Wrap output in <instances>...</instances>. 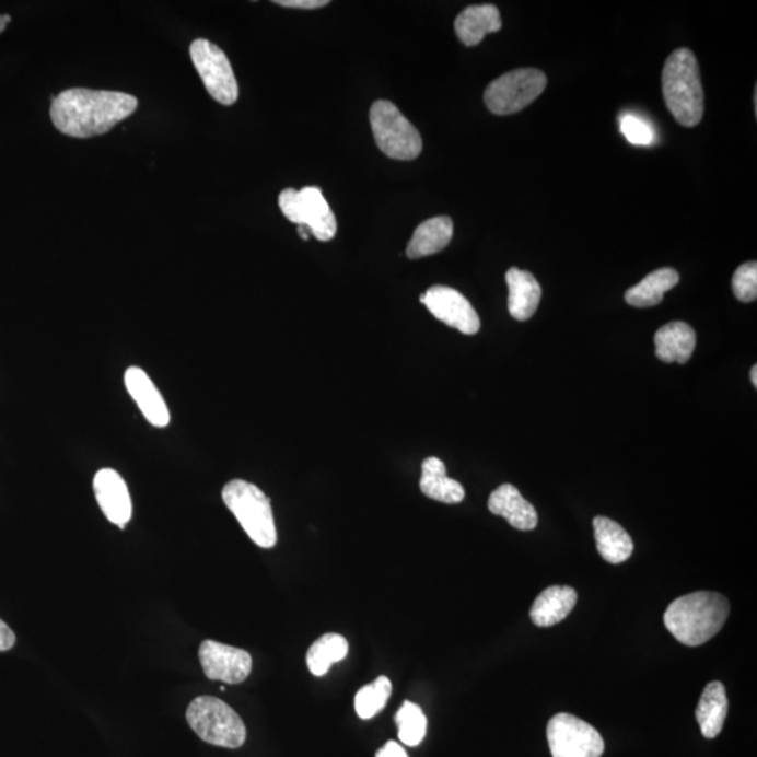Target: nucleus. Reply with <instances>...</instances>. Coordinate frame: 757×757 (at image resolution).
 <instances>
[{"instance_id": "33", "label": "nucleus", "mask_w": 757, "mask_h": 757, "mask_svg": "<svg viewBox=\"0 0 757 757\" xmlns=\"http://www.w3.org/2000/svg\"><path fill=\"white\" fill-rule=\"evenodd\" d=\"M10 20H12V19H10V16H8V14H7V16H2V14H0V34H2L4 32V30H7V26L10 23Z\"/></svg>"}, {"instance_id": "25", "label": "nucleus", "mask_w": 757, "mask_h": 757, "mask_svg": "<svg viewBox=\"0 0 757 757\" xmlns=\"http://www.w3.org/2000/svg\"><path fill=\"white\" fill-rule=\"evenodd\" d=\"M348 649V641L342 636L334 632L322 636L307 651L308 671L315 676H325L333 664L346 659Z\"/></svg>"}, {"instance_id": "34", "label": "nucleus", "mask_w": 757, "mask_h": 757, "mask_svg": "<svg viewBox=\"0 0 757 757\" xmlns=\"http://www.w3.org/2000/svg\"><path fill=\"white\" fill-rule=\"evenodd\" d=\"M298 233L299 236L303 238V241H307V238L311 237V233H308L307 228L305 226H299Z\"/></svg>"}, {"instance_id": "32", "label": "nucleus", "mask_w": 757, "mask_h": 757, "mask_svg": "<svg viewBox=\"0 0 757 757\" xmlns=\"http://www.w3.org/2000/svg\"><path fill=\"white\" fill-rule=\"evenodd\" d=\"M376 757H408L406 750L401 748L400 745L395 741H388L381 750L377 752Z\"/></svg>"}, {"instance_id": "18", "label": "nucleus", "mask_w": 757, "mask_h": 757, "mask_svg": "<svg viewBox=\"0 0 757 757\" xmlns=\"http://www.w3.org/2000/svg\"><path fill=\"white\" fill-rule=\"evenodd\" d=\"M578 594L574 587L555 585L543 591L533 602L531 619L537 627L559 625L574 609Z\"/></svg>"}, {"instance_id": "17", "label": "nucleus", "mask_w": 757, "mask_h": 757, "mask_svg": "<svg viewBox=\"0 0 757 757\" xmlns=\"http://www.w3.org/2000/svg\"><path fill=\"white\" fill-rule=\"evenodd\" d=\"M508 308L511 316L517 322H526L535 315L541 299V287L531 272L522 271L520 268H511L506 272Z\"/></svg>"}, {"instance_id": "19", "label": "nucleus", "mask_w": 757, "mask_h": 757, "mask_svg": "<svg viewBox=\"0 0 757 757\" xmlns=\"http://www.w3.org/2000/svg\"><path fill=\"white\" fill-rule=\"evenodd\" d=\"M696 331L685 322H672L655 334V353L662 362L686 363L694 356Z\"/></svg>"}, {"instance_id": "1", "label": "nucleus", "mask_w": 757, "mask_h": 757, "mask_svg": "<svg viewBox=\"0 0 757 757\" xmlns=\"http://www.w3.org/2000/svg\"><path fill=\"white\" fill-rule=\"evenodd\" d=\"M138 108L131 94L74 88L53 100L51 119L63 136L92 138L112 131Z\"/></svg>"}, {"instance_id": "4", "label": "nucleus", "mask_w": 757, "mask_h": 757, "mask_svg": "<svg viewBox=\"0 0 757 757\" xmlns=\"http://www.w3.org/2000/svg\"><path fill=\"white\" fill-rule=\"evenodd\" d=\"M222 498L243 531L258 547L272 549L277 545L271 501L260 488L248 481L232 480L223 487Z\"/></svg>"}, {"instance_id": "14", "label": "nucleus", "mask_w": 757, "mask_h": 757, "mask_svg": "<svg viewBox=\"0 0 757 757\" xmlns=\"http://www.w3.org/2000/svg\"><path fill=\"white\" fill-rule=\"evenodd\" d=\"M124 382L148 422L156 428H166L171 424V411L166 401L147 372L138 366L128 368Z\"/></svg>"}, {"instance_id": "10", "label": "nucleus", "mask_w": 757, "mask_h": 757, "mask_svg": "<svg viewBox=\"0 0 757 757\" xmlns=\"http://www.w3.org/2000/svg\"><path fill=\"white\" fill-rule=\"evenodd\" d=\"M547 741L552 757H601L605 752V742L599 732L567 712L549 721Z\"/></svg>"}, {"instance_id": "29", "label": "nucleus", "mask_w": 757, "mask_h": 757, "mask_svg": "<svg viewBox=\"0 0 757 757\" xmlns=\"http://www.w3.org/2000/svg\"><path fill=\"white\" fill-rule=\"evenodd\" d=\"M620 131L622 136L627 138L632 144H641V147H649L654 142V129L651 128L650 124L636 116H625L620 119Z\"/></svg>"}, {"instance_id": "13", "label": "nucleus", "mask_w": 757, "mask_h": 757, "mask_svg": "<svg viewBox=\"0 0 757 757\" xmlns=\"http://www.w3.org/2000/svg\"><path fill=\"white\" fill-rule=\"evenodd\" d=\"M93 488L104 516L119 529H124L132 517V501L121 475L113 469L98 470L94 476Z\"/></svg>"}, {"instance_id": "15", "label": "nucleus", "mask_w": 757, "mask_h": 757, "mask_svg": "<svg viewBox=\"0 0 757 757\" xmlns=\"http://www.w3.org/2000/svg\"><path fill=\"white\" fill-rule=\"evenodd\" d=\"M488 510L491 514L505 517L517 531H533L539 521L535 506L512 485H502L491 492Z\"/></svg>"}, {"instance_id": "6", "label": "nucleus", "mask_w": 757, "mask_h": 757, "mask_svg": "<svg viewBox=\"0 0 757 757\" xmlns=\"http://www.w3.org/2000/svg\"><path fill=\"white\" fill-rule=\"evenodd\" d=\"M373 137L378 149L396 161H415L422 151L417 128L387 100L373 103L370 113Z\"/></svg>"}, {"instance_id": "21", "label": "nucleus", "mask_w": 757, "mask_h": 757, "mask_svg": "<svg viewBox=\"0 0 757 757\" xmlns=\"http://www.w3.org/2000/svg\"><path fill=\"white\" fill-rule=\"evenodd\" d=\"M729 714V697L725 686L715 680L707 685L696 709V720L699 722L701 734L707 739L719 736Z\"/></svg>"}, {"instance_id": "7", "label": "nucleus", "mask_w": 757, "mask_h": 757, "mask_svg": "<svg viewBox=\"0 0 757 757\" xmlns=\"http://www.w3.org/2000/svg\"><path fill=\"white\" fill-rule=\"evenodd\" d=\"M547 86L546 74L539 69H516L488 84L485 102L497 116L520 113L540 96Z\"/></svg>"}, {"instance_id": "28", "label": "nucleus", "mask_w": 757, "mask_h": 757, "mask_svg": "<svg viewBox=\"0 0 757 757\" xmlns=\"http://www.w3.org/2000/svg\"><path fill=\"white\" fill-rule=\"evenodd\" d=\"M732 291L738 301L749 303L757 298V263L742 264L732 278Z\"/></svg>"}, {"instance_id": "20", "label": "nucleus", "mask_w": 757, "mask_h": 757, "mask_svg": "<svg viewBox=\"0 0 757 757\" xmlns=\"http://www.w3.org/2000/svg\"><path fill=\"white\" fill-rule=\"evenodd\" d=\"M420 488L422 494L443 504H459L465 500V488L446 476L445 463L438 457H428L422 463Z\"/></svg>"}, {"instance_id": "35", "label": "nucleus", "mask_w": 757, "mask_h": 757, "mask_svg": "<svg viewBox=\"0 0 757 757\" xmlns=\"http://www.w3.org/2000/svg\"><path fill=\"white\" fill-rule=\"evenodd\" d=\"M750 378H752V383H754V386L756 387L757 386V366L756 365L754 368H752Z\"/></svg>"}, {"instance_id": "5", "label": "nucleus", "mask_w": 757, "mask_h": 757, "mask_svg": "<svg viewBox=\"0 0 757 757\" xmlns=\"http://www.w3.org/2000/svg\"><path fill=\"white\" fill-rule=\"evenodd\" d=\"M186 717L193 731L207 744L238 749L246 742L247 731L241 717L217 697H197L188 706Z\"/></svg>"}, {"instance_id": "2", "label": "nucleus", "mask_w": 757, "mask_h": 757, "mask_svg": "<svg viewBox=\"0 0 757 757\" xmlns=\"http://www.w3.org/2000/svg\"><path fill=\"white\" fill-rule=\"evenodd\" d=\"M730 601L717 592H694L677 597L664 615L671 634L682 644L699 647L719 634L729 619Z\"/></svg>"}, {"instance_id": "24", "label": "nucleus", "mask_w": 757, "mask_h": 757, "mask_svg": "<svg viewBox=\"0 0 757 757\" xmlns=\"http://www.w3.org/2000/svg\"><path fill=\"white\" fill-rule=\"evenodd\" d=\"M679 272L674 268H661L649 273L640 283L626 292V302L634 307H652L664 301L665 293L679 283Z\"/></svg>"}, {"instance_id": "3", "label": "nucleus", "mask_w": 757, "mask_h": 757, "mask_svg": "<svg viewBox=\"0 0 757 757\" xmlns=\"http://www.w3.org/2000/svg\"><path fill=\"white\" fill-rule=\"evenodd\" d=\"M662 93L667 109L680 126L696 127L704 116V91L696 55L679 48L666 59Z\"/></svg>"}, {"instance_id": "12", "label": "nucleus", "mask_w": 757, "mask_h": 757, "mask_svg": "<svg viewBox=\"0 0 757 757\" xmlns=\"http://www.w3.org/2000/svg\"><path fill=\"white\" fill-rule=\"evenodd\" d=\"M198 655L208 679L238 685L251 675L253 660L247 651L207 640L199 647Z\"/></svg>"}, {"instance_id": "9", "label": "nucleus", "mask_w": 757, "mask_h": 757, "mask_svg": "<svg viewBox=\"0 0 757 757\" xmlns=\"http://www.w3.org/2000/svg\"><path fill=\"white\" fill-rule=\"evenodd\" d=\"M189 55L211 97L223 106L235 104L238 86L226 54L208 39L198 38L189 47Z\"/></svg>"}, {"instance_id": "31", "label": "nucleus", "mask_w": 757, "mask_h": 757, "mask_svg": "<svg viewBox=\"0 0 757 757\" xmlns=\"http://www.w3.org/2000/svg\"><path fill=\"white\" fill-rule=\"evenodd\" d=\"M16 644V636L3 620H0V652L9 651Z\"/></svg>"}, {"instance_id": "26", "label": "nucleus", "mask_w": 757, "mask_h": 757, "mask_svg": "<svg viewBox=\"0 0 757 757\" xmlns=\"http://www.w3.org/2000/svg\"><path fill=\"white\" fill-rule=\"evenodd\" d=\"M398 738L407 746L420 745L427 735V717L420 706L405 701L397 711Z\"/></svg>"}, {"instance_id": "8", "label": "nucleus", "mask_w": 757, "mask_h": 757, "mask_svg": "<svg viewBox=\"0 0 757 757\" xmlns=\"http://www.w3.org/2000/svg\"><path fill=\"white\" fill-rule=\"evenodd\" d=\"M278 202L288 221L307 228L311 236L317 241L328 242L336 236L337 219L321 188L305 187L301 191L287 188L280 194Z\"/></svg>"}, {"instance_id": "22", "label": "nucleus", "mask_w": 757, "mask_h": 757, "mask_svg": "<svg viewBox=\"0 0 757 757\" xmlns=\"http://www.w3.org/2000/svg\"><path fill=\"white\" fill-rule=\"evenodd\" d=\"M594 531L597 551L610 564H621L630 559L634 543L619 523L606 516H596Z\"/></svg>"}, {"instance_id": "16", "label": "nucleus", "mask_w": 757, "mask_h": 757, "mask_svg": "<svg viewBox=\"0 0 757 757\" xmlns=\"http://www.w3.org/2000/svg\"><path fill=\"white\" fill-rule=\"evenodd\" d=\"M502 20L494 4H475L456 18L455 32L467 47L478 46L487 34L500 32Z\"/></svg>"}, {"instance_id": "23", "label": "nucleus", "mask_w": 757, "mask_h": 757, "mask_svg": "<svg viewBox=\"0 0 757 757\" xmlns=\"http://www.w3.org/2000/svg\"><path fill=\"white\" fill-rule=\"evenodd\" d=\"M453 222L450 217H435L422 222L416 229L407 247V257L411 260L432 256L443 251L451 243Z\"/></svg>"}, {"instance_id": "27", "label": "nucleus", "mask_w": 757, "mask_h": 757, "mask_svg": "<svg viewBox=\"0 0 757 757\" xmlns=\"http://www.w3.org/2000/svg\"><path fill=\"white\" fill-rule=\"evenodd\" d=\"M392 695V682L378 676L373 684L362 687L356 696V711L362 720H371L385 709Z\"/></svg>"}, {"instance_id": "11", "label": "nucleus", "mask_w": 757, "mask_h": 757, "mask_svg": "<svg viewBox=\"0 0 757 757\" xmlns=\"http://www.w3.org/2000/svg\"><path fill=\"white\" fill-rule=\"evenodd\" d=\"M421 303H424L438 321L456 328L466 336H475L480 330L481 322L475 307L456 289L443 286L431 287L422 293Z\"/></svg>"}, {"instance_id": "30", "label": "nucleus", "mask_w": 757, "mask_h": 757, "mask_svg": "<svg viewBox=\"0 0 757 757\" xmlns=\"http://www.w3.org/2000/svg\"><path fill=\"white\" fill-rule=\"evenodd\" d=\"M273 3L283 8L312 10L325 8L330 2L328 0H277Z\"/></svg>"}]
</instances>
